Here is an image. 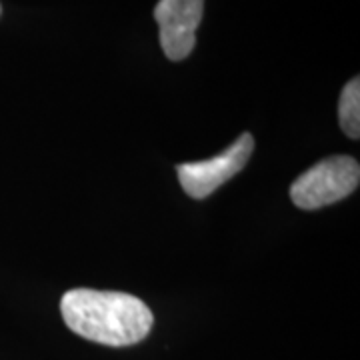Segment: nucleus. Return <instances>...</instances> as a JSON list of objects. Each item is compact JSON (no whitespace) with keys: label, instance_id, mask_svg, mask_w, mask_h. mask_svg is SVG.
<instances>
[{"label":"nucleus","instance_id":"nucleus-4","mask_svg":"<svg viewBox=\"0 0 360 360\" xmlns=\"http://www.w3.org/2000/svg\"><path fill=\"white\" fill-rule=\"evenodd\" d=\"M205 0H158L155 20L160 26V46L170 60H184L196 44Z\"/></svg>","mask_w":360,"mask_h":360},{"label":"nucleus","instance_id":"nucleus-3","mask_svg":"<svg viewBox=\"0 0 360 360\" xmlns=\"http://www.w3.org/2000/svg\"><path fill=\"white\" fill-rule=\"evenodd\" d=\"M252 150H255V139L252 134L245 132L219 156L198 162H184L176 167L184 193L198 200L210 196L246 167Z\"/></svg>","mask_w":360,"mask_h":360},{"label":"nucleus","instance_id":"nucleus-2","mask_svg":"<svg viewBox=\"0 0 360 360\" xmlns=\"http://www.w3.org/2000/svg\"><path fill=\"white\" fill-rule=\"evenodd\" d=\"M360 167L352 156H330L302 172L290 186V198L302 210L335 205L356 191Z\"/></svg>","mask_w":360,"mask_h":360},{"label":"nucleus","instance_id":"nucleus-1","mask_svg":"<svg viewBox=\"0 0 360 360\" xmlns=\"http://www.w3.org/2000/svg\"><path fill=\"white\" fill-rule=\"evenodd\" d=\"M60 312L72 333L106 347L141 342L155 322L141 298L115 290L72 288L63 296Z\"/></svg>","mask_w":360,"mask_h":360},{"label":"nucleus","instance_id":"nucleus-6","mask_svg":"<svg viewBox=\"0 0 360 360\" xmlns=\"http://www.w3.org/2000/svg\"><path fill=\"white\" fill-rule=\"evenodd\" d=\"M0 13H2V6H0Z\"/></svg>","mask_w":360,"mask_h":360},{"label":"nucleus","instance_id":"nucleus-5","mask_svg":"<svg viewBox=\"0 0 360 360\" xmlns=\"http://www.w3.org/2000/svg\"><path fill=\"white\" fill-rule=\"evenodd\" d=\"M338 118L340 127L345 130L348 139L360 136V80L352 78L348 80L347 86L342 89L340 103H338Z\"/></svg>","mask_w":360,"mask_h":360}]
</instances>
